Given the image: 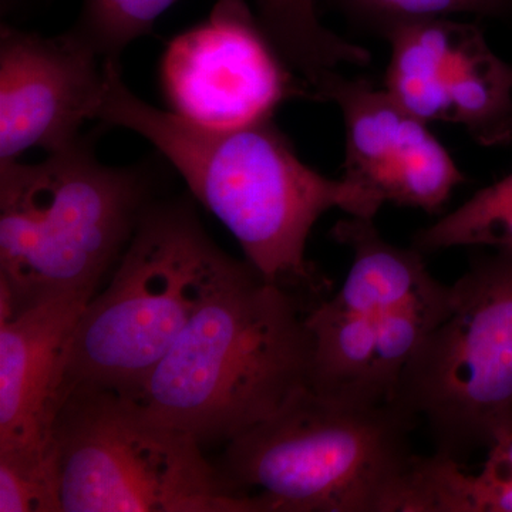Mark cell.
I'll return each instance as SVG.
<instances>
[{"instance_id": "cell-14", "label": "cell", "mask_w": 512, "mask_h": 512, "mask_svg": "<svg viewBox=\"0 0 512 512\" xmlns=\"http://www.w3.org/2000/svg\"><path fill=\"white\" fill-rule=\"evenodd\" d=\"M413 511L512 512V434L488 448L478 474L434 453L423 457Z\"/></svg>"}, {"instance_id": "cell-3", "label": "cell", "mask_w": 512, "mask_h": 512, "mask_svg": "<svg viewBox=\"0 0 512 512\" xmlns=\"http://www.w3.org/2000/svg\"><path fill=\"white\" fill-rule=\"evenodd\" d=\"M419 420L397 404L359 403L305 387L225 444L215 466L229 490L268 512H409Z\"/></svg>"}, {"instance_id": "cell-16", "label": "cell", "mask_w": 512, "mask_h": 512, "mask_svg": "<svg viewBox=\"0 0 512 512\" xmlns=\"http://www.w3.org/2000/svg\"><path fill=\"white\" fill-rule=\"evenodd\" d=\"M352 28L386 39L416 20L454 18L512 19V0H318Z\"/></svg>"}, {"instance_id": "cell-9", "label": "cell", "mask_w": 512, "mask_h": 512, "mask_svg": "<svg viewBox=\"0 0 512 512\" xmlns=\"http://www.w3.org/2000/svg\"><path fill=\"white\" fill-rule=\"evenodd\" d=\"M387 93L426 123L460 124L483 147L512 144V64L477 23L416 20L394 29Z\"/></svg>"}, {"instance_id": "cell-1", "label": "cell", "mask_w": 512, "mask_h": 512, "mask_svg": "<svg viewBox=\"0 0 512 512\" xmlns=\"http://www.w3.org/2000/svg\"><path fill=\"white\" fill-rule=\"evenodd\" d=\"M96 120L147 138L183 177L191 194L237 238L249 264L315 309L332 282L306 259V242L330 210L375 218L383 198L349 178L325 177L303 163L274 119L214 130L141 100L120 60H106Z\"/></svg>"}, {"instance_id": "cell-5", "label": "cell", "mask_w": 512, "mask_h": 512, "mask_svg": "<svg viewBox=\"0 0 512 512\" xmlns=\"http://www.w3.org/2000/svg\"><path fill=\"white\" fill-rule=\"evenodd\" d=\"M245 264L212 241L191 201H154L110 285L90 299L74 326L60 404L76 390L140 399L198 309Z\"/></svg>"}, {"instance_id": "cell-13", "label": "cell", "mask_w": 512, "mask_h": 512, "mask_svg": "<svg viewBox=\"0 0 512 512\" xmlns=\"http://www.w3.org/2000/svg\"><path fill=\"white\" fill-rule=\"evenodd\" d=\"M262 29L293 72L313 89L342 64L365 67L372 55L320 23L318 0H255Z\"/></svg>"}, {"instance_id": "cell-11", "label": "cell", "mask_w": 512, "mask_h": 512, "mask_svg": "<svg viewBox=\"0 0 512 512\" xmlns=\"http://www.w3.org/2000/svg\"><path fill=\"white\" fill-rule=\"evenodd\" d=\"M104 87V60L70 30L42 36L3 26L0 161L72 144L84 121L96 119Z\"/></svg>"}, {"instance_id": "cell-6", "label": "cell", "mask_w": 512, "mask_h": 512, "mask_svg": "<svg viewBox=\"0 0 512 512\" xmlns=\"http://www.w3.org/2000/svg\"><path fill=\"white\" fill-rule=\"evenodd\" d=\"M52 458L60 512H266L229 490L194 437L107 390L64 397Z\"/></svg>"}, {"instance_id": "cell-2", "label": "cell", "mask_w": 512, "mask_h": 512, "mask_svg": "<svg viewBox=\"0 0 512 512\" xmlns=\"http://www.w3.org/2000/svg\"><path fill=\"white\" fill-rule=\"evenodd\" d=\"M309 312L247 261L198 309L137 402L202 448L229 443L311 387Z\"/></svg>"}, {"instance_id": "cell-4", "label": "cell", "mask_w": 512, "mask_h": 512, "mask_svg": "<svg viewBox=\"0 0 512 512\" xmlns=\"http://www.w3.org/2000/svg\"><path fill=\"white\" fill-rule=\"evenodd\" d=\"M154 201L148 168L100 163L83 137L39 163L0 161V320L94 295Z\"/></svg>"}, {"instance_id": "cell-12", "label": "cell", "mask_w": 512, "mask_h": 512, "mask_svg": "<svg viewBox=\"0 0 512 512\" xmlns=\"http://www.w3.org/2000/svg\"><path fill=\"white\" fill-rule=\"evenodd\" d=\"M93 296L67 293L0 320V461L55 473L64 355Z\"/></svg>"}, {"instance_id": "cell-18", "label": "cell", "mask_w": 512, "mask_h": 512, "mask_svg": "<svg viewBox=\"0 0 512 512\" xmlns=\"http://www.w3.org/2000/svg\"><path fill=\"white\" fill-rule=\"evenodd\" d=\"M0 512H60L55 474L0 461Z\"/></svg>"}, {"instance_id": "cell-10", "label": "cell", "mask_w": 512, "mask_h": 512, "mask_svg": "<svg viewBox=\"0 0 512 512\" xmlns=\"http://www.w3.org/2000/svg\"><path fill=\"white\" fill-rule=\"evenodd\" d=\"M316 99L339 107L345 123L343 177L377 192L384 202L439 214L466 183L429 123L403 109L387 90L338 70L313 86Z\"/></svg>"}, {"instance_id": "cell-7", "label": "cell", "mask_w": 512, "mask_h": 512, "mask_svg": "<svg viewBox=\"0 0 512 512\" xmlns=\"http://www.w3.org/2000/svg\"><path fill=\"white\" fill-rule=\"evenodd\" d=\"M453 306L404 367L390 402L424 423L434 454L466 464L512 434V248L478 252Z\"/></svg>"}, {"instance_id": "cell-8", "label": "cell", "mask_w": 512, "mask_h": 512, "mask_svg": "<svg viewBox=\"0 0 512 512\" xmlns=\"http://www.w3.org/2000/svg\"><path fill=\"white\" fill-rule=\"evenodd\" d=\"M160 76L173 113L214 130L274 119L286 100L315 97L245 0H218L204 22L175 36Z\"/></svg>"}, {"instance_id": "cell-15", "label": "cell", "mask_w": 512, "mask_h": 512, "mask_svg": "<svg viewBox=\"0 0 512 512\" xmlns=\"http://www.w3.org/2000/svg\"><path fill=\"white\" fill-rule=\"evenodd\" d=\"M424 256L457 247L512 248V173L414 234Z\"/></svg>"}, {"instance_id": "cell-17", "label": "cell", "mask_w": 512, "mask_h": 512, "mask_svg": "<svg viewBox=\"0 0 512 512\" xmlns=\"http://www.w3.org/2000/svg\"><path fill=\"white\" fill-rule=\"evenodd\" d=\"M178 0H83L70 32L103 60H119L138 37L146 36L165 10Z\"/></svg>"}]
</instances>
